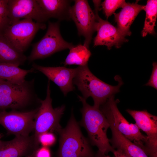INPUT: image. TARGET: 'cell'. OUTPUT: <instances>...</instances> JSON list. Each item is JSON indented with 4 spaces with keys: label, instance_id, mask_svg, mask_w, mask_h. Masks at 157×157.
<instances>
[{
    "label": "cell",
    "instance_id": "5bb4252c",
    "mask_svg": "<svg viewBox=\"0 0 157 157\" xmlns=\"http://www.w3.org/2000/svg\"><path fill=\"white\" fill-rule=\"evenodd\" d=\"M145 6L135 3H126L119 13H114L115 19L117 24V28L124 37L131 35L130 28L139 13L144 10Z\"/></svg>",
    "mask_w": 157,
    "mask_h": 157
},
{
    "label": "cell",
    "instance_id": "4fadbf2b",
    "mask_svg": "<svg viewBox=\"0 0 157 157\" xmlns=\"http://www.w3.org/2000/svg\"><path fill=\"white\" fill-rule=\"evenodd\" d=\"M32 68L39 71L57 85L65 96L74 90L73 79L77 68H68L64 67H49L43 66L33 63Z\"/></svg>",
    "mask_w": 157,
    "mask_h": 157
},
{
    "label": "cell",
    "instance_id": "52a82bcc",
    "mask_svg": "<svg viewBox=\"0 0 157 157\" xmlns=\"http://www.w3.org/2000/svg\"><path fill=\"white\" fill-rule=\"evenodd\" d=\"M46 27L45 23L35 22L31 19H23L10 25L2 35L17 50L23 53L38 31Z\"/></svg>",
    "mask_w": 157,
    "mask_h": 157
},
{
    "label": "cell",
    "instance_id": "7a4b0ae2",
    "mask_svg": "<svg viewBox=\"0 0 157 157\" xmlns=\"http://www.w3.org/2000/svg\"><path fill=\"white\" fill-rule=\"evenodd\" d=\"M73 80L81 92L86 100L91 97L94 101V106L99 108L108 99L119 92L123 83L121 77L116 76L115 78L118 82V85L113 86L100 80L94 76L90 70L88 65L79 66Z\"/></svg>",
    "mask_w": 157,
    "mask_h": 157
},
{
    "label": "cell",
    "instance_id": "d6986e66",
    "mask_svg": "<svg viewBox=\"0 0 157 157\" xmlns=\"http://www.w3.org/2000/svg\"><path fill=\"white\" fill-rule=\"evenodd\" d=\"M17 66L0 62V78L10 82L18 84L23 83L28 74L36 71L32 68L29 70L20 68Z\"/></svg>",
    "mask_w": 157,
    "mask_h": 157
},
{
    "label": "cell",
    "instance_id": "ffe728a7",
    "mask_svg": "<svg viewBox=\"0 0 157 157\" xmlns=\"http://www.w3.org/2000/svg\"><path fill=\"white\" fill-rule=\"evenodd\" d=\"M34 89L25 92L0 97V109L19 108L25 106L34 95Z\"/></svg>",
    "mask_w": 157,
    "mask_h": 157
},
{
    "label": "cell",
    "instance_id": "836d02e7",
    "mask_svg": "<svg viewBox=\"0 0 157 157\" xmlns=\"http://www.w3.org/2000/svg\"><path fill=\"white\" fill-rule=\"evenodd\" d=\"M3 135L2 134L0 133V146L2 141V140H1V138L3 137Z\"/></svg>",
    "mask_w": 157,
    "mask_h": 157
},
{
    "label": "cell",
    "instance_id": "7402d4cb",
    "mask_svg": "<svg viewBox=\"0 0 157 157\" xmlns=\"http://www.w3.org/2000/svg\"><path fill=\"white\" fill-rule=\"evenodd\" d=\"M144 10L146 12V18L142 31L143 37L148 34L154 35L155 33L154 28L157 16V1L148 0Z\"/></svg>",
    "mask_w": 157,
    "mask_h": 157
},
{
    "label": "cell",
    "instance_id": "9c48e42d",
    "mask_svg": "<svg viewBox=\"0 0 157 157\" xmlns=\"http://www.w3.org/2000/svg\"><path fill=\"white\" fill-rule=\"evenodd\" d=\"M38 109L25 112L3 110L0 112V124L6 129L8 134L29 136L34 130L35 117Z\"/></svg>",
    "mask_w": 157,
    "mask_h": 157
},
{
    "label": "cell",
    "instance_id": "44dd1931",
    "mask_svg": "<svg viewBox=\"0 0 157 157\" xmlns=\"http://www.w3.org/2000/svg\"><path fill=\"white\" fill-rule=\"evenodd\" d=\"M91 55L90 51L84 45L78 44L69 49V51L65 61L64 65H75L83 66L88 65Z\"/></svg>",
    "mask_w": 157,
    "mask_h": 157
},
{
    "label": "cell",
    "instance_id": "484cf974",
    "mask_svg": "<svg viewBox=\"0 0 157 157\" xmlns=\"http://www.w3.org/2000/svg\"><path fill=\"white\" fill-rule=\"evenodd\" d=\"M56 139L54 135L52 132H47L39 135L38 141L39 143H41L43 146L48 147L54 144Z\"/></svg>",
    "mask_w": 157,
    "mask_h": 157
},
{
    "label": "cell",
    "instance_id": "8992f818",
    "mask_svg": "<svg viewBox=\"0 0 157 157\" xmlns=\"http://www.w3.org/2000/svg\"><path fill=\"white\" fill-rule=\"evenodd\" d=\"M74 45L62 38L58 22L49 21L47 32L43 37L33 45L30 55L27 57L29 62L48 57L57 52L70 49Z\"/></svg>",
    "mask_w": 157,
    "mask_h": 157
},
{
    "label": "cell",
    "instance_id": "d6a6232c",
    "mask_svg": "<svg viewBox=\"0 0 157 157\" xmlns=\"http://www.w3.org/2000/svg\"><path fill=\"white\" fill-rule=\"evenodd\" d=\"M6 81L1 79L0 78V84L3 83L5 82Z\"/></svg>",
    "mask_w": 157,
    "mask_h": 157
},
{
    "label": "cell",
    "instance_id": "5b68a950",
    "mask_svg": "<svg viewBox=\"0 0 157 157\" xmlns=\"http://www.w3.org/2000/svg\"><path fill=\"white\" fill-rule=\"evenodd\" d=\"M118 100L115 99L114 95L108 99L99 107L110 124H112L123 136L143 149L146 141V136L141 133L136 124L130 123L119 110Z\"/></svg>",
    "mask_w": 157,
    "mask_h": 157
},
{
    "label": "cell",
    "instance_id": "ba28073f",
    "mask_svg": "<svg viewBox=\"0 0 157 157\" xmlns=\"http://www.w3.org/2000/svg\"><path fill=\"white\" fill-rule=\"evenodd\" d=\"M69 10L70 19L74 22L79 36L85 38L84 45L88 48L93 33L95 31L96 18L87 0H74Z\"/></svg>",
    "mask_w": 157,
    "mask_h": 157
},
{
    "label": "cell",
    "instance_id": "6da1fadb",
    "mask_svg": "<svg viewBox=\"0 0 157 157\" xmlns=\"http://www.w3.org/2000/svg\"><path fill=\"white\" fill-rule=\"evenodd\" d=\"M78 97L83 105L80 124L87 132L90 144L96 146L103 154L113 153L115 149L110 144L107 134L110 126L108 120L99 108L90 105L81 96L78 95Z\"/></svg>",
    "mask_w": 157,
    "mask_h": 157
},
{
    "label": "cell",
    "instance_id": "ac0fdd59",
    "mask_svg": "<svg viewBox=\"0 0 157 157\" xmlns=\"http://www.w3.org/2000/svg\"><path fill=\"white\" fill-rule=\"evenodd\" d=\"M27 57L17 50L2 35H0V62L18 66L23 64Z\"/></svg>",
    "mask_w": 157,
    "mask_h": 157
},
{
    "label": "cell",
    "instance_id": "30bf717a",
    "mask_svg": "<svg viewBox=\"0 0 157 157\" xmlns=\"http://www.w3.org/2000/svg\"><path fill=\"white\" fill-rule=\"evenodd\" d=\"M126 111L135 120L139 129L146 134L143 150L149 157H157V117L147 110L127 109Z\"/></svg>",
    "mask_w": 157,
    "mask_h": 157
},
{
    "label": "cell",
    "instance_id": "1f68e13d",
    "mask_svg": "<svg viewBox=\"0 0 157 157\" xmlns=\"http://www.w3.org/2000/svg\"><path fill=\"white\" fill-rule=\"evenodd\" d=\"M35 151L33 152L32 154L26 157H35Z\"/></svg>",
    "mask_w": 157,
    "mask_h": 157
},
{
    "label": "cell",
    "instance_id": "8fae6325",
    "mask_svg": "<svg viewBox=\"0 0 157 157\" xmlns=\"http://www.w3.org/2000/svg\"><path fill=\"white\" fill-rule=\"evenodd\" d=\"M7 8L10 25L22 19L45 23L49 19L36 0H8Z\"/></svg>",
    "mask_w": 157,
    "mask_h": 157
},
{
    "label": "cell",
    "instance_id": "603a6c76",
    "mask_svg": "<svg viewBox=\"0 0 157 157\" xmlns=\"http://www.w3.org/2000/svg\"><path fill=\"white\" fill-rule=\"evenodd\" d=\"M34 80L26 81L23 83L16 84L6 81L0 84V97L28 91L34 89Z\"/></svg>",
    "mask_w": 157,
    "mask_h": 157
},
{
    "label": "cell",
    "instance_id": "4316f807",
    "mask_svg": "<svg viewBox=\"0 0 157 157\" xmlns=\"http://www.w3.org/2000/svg\"><path fill=\"white\" fill-rule=\"evenodd\" d=\"M153 69L151 74L148 82L145 85L151 86L157 89V64L154 62L153 64Z\"/></svg>",
    "mask_w": 157,
    "mask_h": 157
},
{
    "label": "cell",
    "instance_id": "7c38bea8",
    "mask_svg": "<svg viewBox=\"0 0 157 157\" xmlns=\"http://www.w3.org/2000/svg\"><path fill=\"white\" fill-rule=\"evenodd\" d=\"M96 21L95 30L97 35L94 39V46L105 45L108 49L115 46L119 48L124 42L128 41L117 27L114 26L107 20L100 17L98 14V7H95Z\"/></svg>",
    "mask_w": 157,
    "mask_h": 157
},
{
    "label": "cell",
    "instance_id": "f1b7e54d",
    "mask_svg": "<svg viewBox=\"0 0 157 157\" xmlns=\"http://www.w3.org/2000/svg\"><path fill=\"white\" fill-rule=\"evenodd\" d=\"M113 153L114 157H131L123 151L119 149H115Z\"/></svg>",
    "mask_w": 157,
    "mask_h": 157
},
{
    "label": "cell",
    "instance_id": "277c9868",
    "mask_svg": "<svg viewBox=\"0 0 157 157\" xmlns=\"http://www.w3.org/2000/svg\"><path fill=\"white\" fill-rule=\"evenodd\" d=\"M50 81L48 80L47 95L44 100H40L41 105L35 115L34 130V145L36 148L39 144L38 138L41 134L47 132L55 131L58 133L62 129L60 124V119L64 113L65 106L53 108L52 99L51 97Z\"/></svg>",
    "mask_w": 157,
    "mask_h": 157
},
{
    "label": "cell",
    "instance_id": "e0dca14e",
    "mask_svg": "<svg viewBox=\"0 0 157 157\" xmlns=\"http://www.w3.org/2000/svg\"><path fill=\"white\" fill-rule=\"evenodd\" d=\"M112 137L110 142L114 149H120L131 157H149L143 149L125 138L112 124Z\"/></svg>",
    "mask_w": 157,
    "mask_h": 157
},
{
    "label": "cell",
    "instance_id": "83f0119b",
    "mask_svg": "<svg viewBox=\"0 0 157 157\" xmlns=\"http://www.w3.org/2000/svg\"><path fill=\"white\" fill-rule=\"evenodd\" d=\"M51 152L48 147L42 146L35 151V157H51Z\"/></svg>",
    "mask_w": 157,
    "mask_h": 157
},
{
    "label": "cell",
    "instance_id": "cb8c5ba5",
    "mask_svg": "<svg viewBox=\"0 0 157 157\" xmlns=\"http://www.w3.org/2000/svg\"><path fill=\"white\" fill-rule=\"evenodd\" d=\"M126 3L124 0H105L101 4L102 9L108 19L119 8H122Z\"/></svg>",
    "mask_w": 157,
    "mask_h": 157
},
{
    "label": "cell",
    "instance_id": "9a60e30c",
    "mask_svg": "<svg viewBox=\"0 0 157 157\" xmlns=\"http://www.w3.org/2000/svg\"><path fill=\"white\" fill-rule=\"evenodd\" d=\"M33 143L34 142L29 136H16L9 141H2L0 157H21L27 154Z\"/></svg>",
    "mask_w": 157,
    "mask_h": 157
},
{
    "label": "cell",
    "instance_id": "4dcf8cb0",
    "mask_svg": "<svg viewBox=\"0 0 157 157\" xmlns=\"http://www.w3.org/2000/svg\"><path fill=\"white\" fill-rule=\"evenodd\" d=\"M3 31V29L0 22V35H2Z\"/></svg>",
    "mask_w": 157,
    "mask_h": 157
},
{
    "label": "cell",
    "instance_id": "2e32d148",
    "mask_svg": "<svg viewBox=\"0 0 157 157\" xmlns=\"http://www.w3.org/2000/svg\"><path fill=\"white\" fill-rule=\"evenodd\" d=\"M44 13L49 18L59 20L70 19L69 10L71 1L65 0H36Z\"/></svg>",
    "mask_w": 157,
    "mask_h": 157
},
{
    "label": "cell",
    "instance_id": "d4e9b609",
    "mask_svg": "<svg viewBox=\"0 0 157 157\" xmlns=\"http://www.w3.org/2000/svg\"><path fill=\"white\" fill-rule=\"evenodd\" d=\"M8 2V0H0V22L4 31L10 25Z\"/></svg>",
    "mask_w": 157,
    "mask_h": 157
},
{
    "label": "cell",
    "instance_id": "f546056e",
    "mask_svg": "<svg viewBox=\"0 0 157 157\" xmlns=\"http://www.w3.org/2000/svg\"><path fill=\"white\" fill-rule=\"evenodd\" d=\"M95 157H111L110 156L103 154L98 151L97 153L95 154Z\"/></svg>",
    "mask_w": 157,
    "mask_h": 157
},
{
    "label": "cell",
    "instance_id": "3957f363",
    "mask_svg": "<svg viewBox=\"0 0 157 157\" xmlns=\"http://www.w3.org/2000/svg\"><path fill=\"white\" fill-rule=\"evenodd\" d=\"M58 157H95L89 140L82 134L73 110L66 126L58 133Z\"/></svg>",
    "mask_w": 157,
    "mask_h": 157
}]
</instances>
